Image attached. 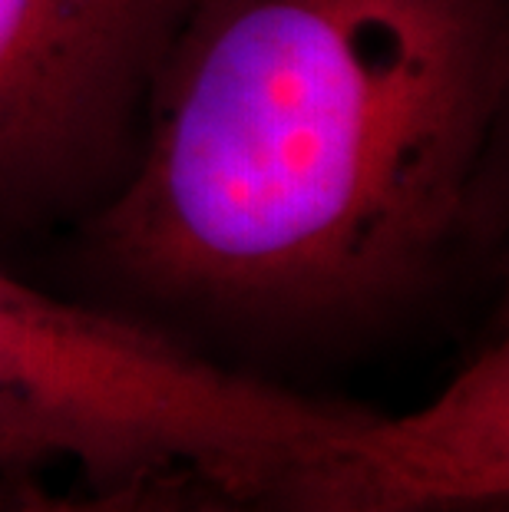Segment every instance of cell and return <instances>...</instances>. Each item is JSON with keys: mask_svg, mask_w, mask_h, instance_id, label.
<instances>
[{"mask_svg": "<svg viewBox=\"0 0 509 512\" xmlns=\"http://www.w3.org/2000/svg\"><path fill=\"white\" fill-rule=\"evenodd\" d=\"M506 83L503 0H202L93 265L222 331L384 328L473 242Z\"/></svg>", "mask_w": 509, "mask_h": 512, "instance_id": "1", "label": "cell"}, {"mask_svg": "<svg viewBox=\"0 0 509 512\" xmlns=\"http://www.w3.org/2000/svg\"><path fill=\"white\" fill-rule=\"evenodd\" d=\"M0 413L83 486L186 470L248 512H433L506 483V420L476 377L384 417L222 367L153 321L7 271Z\"/></svg>", "mask_w": 509, "mask_h": 512, "instance_id": "2", "label": "cell"}, {"mask_svg": "<svg viewBox=\"0 0 509 512\" xmlns=\"http://www.w3.org/2000/svg\"><path fill=\"white\" fill-rule=\"evenodd\" d=\"M199 4L0 0V242L113 199Z\"/></svg>", "mask_w": 509, "mask_h": 512, "instance_id": "3", "label": "cell"}, {"mask_svg": "<svg viewBox=\"0 0 509 512\" xmlns=\"http://www.w3.org/2000/svg\"><path fill=\"white\" fill-rule=\"evenodd\" d=\"M0 512H248L196 473L176 470L143 476L123 486H80L53 493L40 470L0 473Z\"/></svg>", "mask_w": 509, "mask_h": 512, "instance_id": "4", "label": "cell"}, {"mask_svg": "<svg viewBox=\"0 0 509 512\" xmlns=\"http://www.w3.org/2000/svg\"><path fill=\"white\" fill-rule=\"evenodd\" d=\"M53 453L34 440L30 433L0 413V473H24V470H47L53 466Z\"/></svg>", "mask_w": 509, "mask_h": 512, "instance_id": "5", "label": "cell"}, {"mask_svg": "<svg viewBox=\"0 0 509 512\" xmlns=\"http://www.w3.org/2000/svg\"><path fill=\"white\" fill-rule=\"evenodd\" d=\"M509 499H483V503H463L450 509H433V512H509ZM338 512H384V509H338Z\"/></svg>", "mask_w": 509, "mask_h": 512, "instance_id": "6", "label": "cell"}]
</instances>
